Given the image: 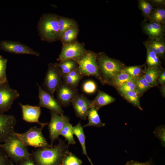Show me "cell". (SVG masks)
<instances>
[{"label":"cell","mask_w":165,"mask_h":165,"mask_svg":"<svg viewBox=\"0 0 165 165\" xmlns=\"http://www.w3.org/2000/svg\"><path fill=\"white\" fill-rule=\"evenodd\" d=\"M154 134L161 142V145L163 147L165 146V126L161 125L156 127L153 132Z\"/></svg>","instance_id":"obj_33"},{"label":"cell","mask_w":165,"mask_h":165,"mask_svg":"<svg viewBox=\"0 0 165 165\" xmlns=\"http://www.w3.org/2000/svg\"><path fill=\"white\" fill-rule=\"evenodd\" d=\"M160 72L157 67L148 68L145 71L143 76L149 85L152 87L157 85V80Z\"/></svg>","instance_id":"obj_24"},{"label":"cell","mask_w":165,"mask_h":165,"mask_svg":"<svg viewBox=\"0 0 165 165\" xmlns=\"http://www.w3.org/2000/svg\"><path fill=\"white\" fill-rule=\"evenodd\" d=\"M136 91L139 94H143L152 86L143 76L138 77L135 80Z\"/></svg>","instance_id":"obj_29"},{"label":"cell","mask_w":165,"mask_h":165,"mask_svg":"<svg viewBox=\"0 0 165 165\" xmlns=\"http://www.w3.org/2000/svg\"><path fill=\"white\" fill-rule=\"evenodd\" d=\"M97 60L101 81L103 83H108L116 75L123 69L120 62L102 53L97 54Z\"/></svg>","instance_id":"obj_3"},{"label":"cell","mask_w":165,"mask_h":165,"mask_svg":"<svg viewBox=\"0 0 165 165\" xmlns=\"http://www.w3.org/2000/svg\"><path fill=\"white\" fill-rule=\"evenodd\" d=\"M44 126L31 127L26 132L19 133L15 132L14 135L26 146L42 148L52 146L47 142L42 133Z\"/></svg>","instance_id":"obj_5"},{"label":"cell","mask_w":165,"mask_h":165,"mask_svg":"<svg viewBox=\"0 0 165 165\" xmlns=\"http://www.w3.org/2000/svg\"><path fill=\"white\" fill-rule=\"evenodd\" d=\"M146 63L148 68L158 67L160 64L158 55L155 53L147 50Z\"/></svg>","instance_id":"obj_30"},{"label":"cell","mask_w":165,"mask_h":165,"mask_svg":"<svg viewBox=\"0 0 165 165\" xmlns=\"http://www.w3.org/2000/svg\"><path fill=\"white\" fill-rule=\"evenodd\" d=\"M90 101L84 95H79L72 101L73 108L77 117L82 120H86L90 108Z\"/></svg>","instance_id":"obj_15"},{"label":"cell","mask_w":165,"mask_h":165,"mask_svg":"<svg viewBox=\"0 0 165 165\" xmlns=\"http://www.w3.org/2000/svg\"><path fill=\"white\" fill-rule=\"evenodd\" d=\"M58 17L55 14L47 13L43 14L40 18L37 29L41 40L48 42L58 40Z\"/></svg>","instance_id":"obj_2"},{"label":"cell","mask_w":165,"mask_h":165,"mask_svg":"<svg viewBox=\"0 0 165 165\" xmlns=\"http://www.w3.org/2000/svg\"><path fill=\"white\" fill-rule=\"evenodd\" d=\"M21 108L22 118L24 120L31 123H37L40 126L44 127L47 123H41L39 118L41 113V107L39 106H32L29 105H24L19 104Z\"/></svg>","instance_id":"obj_16"},{"label":"cell","mask_w":165,"mask_h":165,"mask_svg":"<svg viewBox=\"0 0 165 165\" xmlns=\"http://www.w3.org/2000/svg\"><path fill=\"white\" fill-rule=\"evenodd\" d=\"M155 2L156 3L160 4L162 3L163 2V1L161 0H154L153 1Z\"/></svg>","instance_id":"obj_45"},{"label":"cell","mask_w":165,"mask_h":165,"mask_svg":"<svg viewBox=\"0 0 165 165\" xmlns=\"http://www.w3.org/2000/svg\"><path fill=\"white\" fill-rule=\"evenodd\" d=\"M7 60L0 55V79L8 81L6 74Z\"/></svg>","instance_id":"obj_37"},{"label":"cell","mask_w":165,"mask_h":165,"mask_svg":"<svg viewBox=\"0 0 165 165\" xmlns=\"http://www.w3.org/2000/svg\"><path fill=\"white\" fill-rule=\"evenodd\" d=\"M152 21L160 24H164L165 20V10L164 9L159 8L156 9L151 15Z\"/></svg>","instance_id":"obj_32"},{"label":"cell","mask_w":165,"mask_h":165,"mask_svg":"<svg viewBox=\"0 0 165 165\" xmlns=\"http://www.w3.org/2000/svg\"><path fill=\"white\" fill-rule=\"evenodd\" d=\"M62 75L57 63H50L42 86L43 89L54 95L57 89L62 82Z\"/></svg>","instance_id":"obj_7"},{"label":"cell","mask_w":165,"mask_h":165,"mask_svg":"<svg viewBox=\"0 0 165 165\" xmlns=\"http://www.w3.org/2000/svg\"><path fill=\"white\" fill-rule=\"evenodd\" d=\"M139 95L136 91H129L122 94L129 102L140 110H142L140 105Z\"/></svg>","instance_id":"obj_27"},{"label":"cell","mask_w":165,"mask_h":165,"mask_svg":"<svg viewBox=\"0 0 165 165\" xmlns=\"http://www.w3.org/2000/svg\"><path fill=\"white\" fill-rule=\"evenodd\" d=\"M1 145L11 159L16 162H21L31 158L27 146L14 134Z\"/></svg>","instance_id":"obj_4"},{"label":"cell","mask_w":165,"mask_h":165,"mask_svg":"<svg viewBox=\"0 0 165 165\" xmlns=\"http://www.w3.org/2000/svg\"><path fill=\"white\" fill-rule=\"evenodd\" d=\"M137 78H134L129 75L123 69L116 75L108 83L118 89L124 84L135 80Z\"/></svg>","instance_id":"obj_22"},{"label":"cell","mask_w":165,"mask_h":165,"mask_svg":"<svg viewBox=\"0 0 165 165\" xmlns=\"http://www.w3.org/2000/svg\"><path fill=\"white\" fill-rule=\"evenodd\" d=\"M51 119L48 123L51 146L54 141L58 138L61 131L65 125L69 122L70 119L66 116L60 115L54 112L50 111Z\"/></svg>","instance_id":"obj_9"},{"label":"cell","mask_w":165,"mask_h":165,"mask_svg":"<svg viewBox=\"0 0 165 165\" xmlns=\"http://www.w3.org/2000/svg\"><path fill=\"white\" fill-rule=\"evenodd\" d=\"M20 95L17 90L10 87L8 82L0 86V112L4 113L9 110Z\"/></svg>","instance_id":"obj_10"},{"label":"cell","mask_w":165,"mask_h":165,"mask_svg":"<svg viewBox=\"0 0 165 165\" xmlns=\"http://www.w3.org/2000/svg\"><path fill=\"white\" fill-rule=\"evenodd\" d=\"M37 84L39 92L38 106L47 108L60 115H63L64 111L54 95L44 90L38 83Z\"/></svg>","instance_id":"obj_11"},{"label":"cell","mask_w":165,"mask_h":165,"mask_svg":"<svg viewBox=\"0 0 165 165\" xmlns=\"http://www.w3.org/2000/svg\"><path fill=\"white\" fill-rule=\"evenodd\" d=\"M124 72L130 76L136 78L141 74V67L138 66H134L126 67L123 68Z\"/></svg>","instance_id":"obj_34"},{"label":"cell","mask_w":165,"mask_h":165,"mask_svg":"<svg viewBox=\"0 0 165 165\" xmlns=\"http://www.w3.org/2000/svg\"><path fill=\"white\" fill-rule=\"evenodd\" d=\"M83 77L79 72L77 68L69 73L62 76V79L64 82L77 88L79 82Z\"/></svg>","instance_id":"obj_23"},{"label":"cell","mask_w":165,"mask_h":165,"mask_svg":"<svg viewBox=\"0 0 165 165\" xmlns=\"http://www.w3.org/2000/svg\"><path fill=\"white\" fill-rule=\"evenodd\" d=\"M145 45L147 50L155 53L159 57H162L164 55L165 44L161 38L151 37L145 42Z\"/></svg>","instance_id":"obj_17"},{"label":"cell","mask_w":165,"mask_h":165,"mask_svg":"<svg viewBox=\"0 0 165 165\" xmlns=\"http://www.w3.org/2000/svg\"><path fill=\"white\" fill-rule=\"evenodd\" d=\"M59 27L58 40H60L64 32L67 30L78 27L77 23L74 20L66 17L58 16Z\"/></svg>","instance_id":"obj_19"},{"label":"cell","mask_w":165,"mask_h":165,"mask_svg":"<svg viewBox=\"0 0 165 165\" xmlns=\"http://www.w3.org/2000/svg\"><path fill=\"white\" fill-rule=\"evenodd\" d=\"M21 165H36L31 158L27 159L21 162Z\"/></svg>","instance_id":"obj_43"},{"label":"cell","mask_w":165,"mask_h":165,"mask_svg":"<svg viewBox=\"0 0 165 165\" xmlns=\"http://www.w3.org/2000/svg\"><path fill=\"white\" fill-rule=\"evenodd\" d=\"M9 159L0 143V165H11Z\"/></svg>","instance_id":"obj_39"},{"label":"cell","mask_w":165,"mask_h":165,"mask_svg":"<svg viewBox=\"0 0 165 165\" xmlns=\"http://www.w3.org/2000/svg\"><path fill=\"white\" fill-rule=\"evenodd\" d=\"M115 99L108 94L99 91L94 99L90 100V108L94 107L98 110L101 107L114 102Z\"/></svg>","instance_id":"obj_18"},{"label":"cell","mask_w":165,"mask_h":165,"mask_svg":"<svg viewBox=\"0 0 165 165\" xmlns=\"http://www.w3.org/2000/svg\"><path fill=\"white\" fill-rule=\"evenodd\" d=\"M86 51L82 44L77 41L63 44L61 51L57 60L59 62L68 60L76 61Z\"/></svg>","instance_id":"obj_8"},{"label":"cell","mask_w":165,"mask_h":165,"mask_svg":"<svg viewBox=\"0 0 165 165\" xmlns=\"http://www.w3.org/2000/svg\"><path fill=\"white\" fill-rule=\"evenodd\" d=\"M68 146L64 141L59 139L56 145L39 148L33 152L31 156L37 165H60L69 152Z\"/></svg>","instance_id":"obj_1"},{"label":"cell","mask_w":165,"mask_h":165,"mask_svg":"<svg viewBox=\"0 0 165 165\" xmlns=\"http://www.w3.org/2000/svg\"><path fill=\"white\" fill-rule=\"evenodd\" d=\"M97 86L96 83L93 80H87L83 84L82 86L83 91L88 94H92L96 90Z\"/></svg>","instance_id":"obj_35"},{"label":"cell","mask_w":165,"mask_h":165,"mask_svg":"<svg viewBox=\"0 0 165 165\" xmlns=\"http://www.w3.org/2000/svg\"><path fill=\"white\" fill-rule=\"evenodd\" d=\"M72 130L74 134L76 136L81 146L83 154L86 156L91 165H94L87 153L85 144L86 136L80 121L76 125L73 126Z\"/></svg>","instance_id":"obj_20"},{"label":"cell","mask_w":165,"mask_h":165,"mask_svg":"<svg viewBox=\"0 0 165 165\" xmlns=\"http://www.w3.org/2000/svg\"><path fill=\"white\" fill-rule=\"evenodd\" d=\"M165 85H163V86L162 87L161 90V93L163 96H164V97H165Z\"/></svg>","instance_id":"obj_44"},{"label":"cell","mask_w":165,"mask_h":165,"mask_svg":"<svg viewBox=\"0 0 165 165\" xmlns=\"http://www.w3.org/2000/svg\"><path fill=\"white\" fill-rule=\"evenodd\" d=\"M153 28L152 38H161L163 33V29L161 24L154 21L151 22Z\"/></svg>","instance_id":"obj_38"},{"label":"cell","mask_w":165,"mask_h":165,"mask_svg":"<svg viewBox=\"0 0 165 165\" xmlns=\"http://www.w3.org/2000/svg\"><path fill=\"white\" fill-rule=\"evenodd\" d=\"M16 122L14 116L0 112V143L5 142L14 134Z\"/></svg>","instance_id":"obj_13"},{"label":"cell","mask_w":165,"mask_h":165,"mask_svg":"<svg viewBox=\"0 0 165 165\" xmlns=\"http://www.w3.org/2000/svg\"><path fill=\"white\" fill-rule=\"evenodd\" d=\"M8 82V81H6L0 79V86Z\"/></svg>","instance_id":"obj_46"},{"label":"cell","mask_w":165,"mask_h":165,"mask_svg":"<svg viewBox=\"0 0 165 165\" xmlns=\"http://www.w3.org/2000/svg\"><path fill=\"white\" fill-rule=\"evenodd\" d=\"M139 8L141 10L142 13L146 16H150L152 12L144 4L143 0H140L139 3Z\"/></svg>","instance_id":"obj_40"},{"label":"cell","mask_w":165,"mask_h":165,"mask_svg":"<svg viewBox=\"0 0 165 165\" xmlns=\"http://www.w3.org/2000/svg\"><path fill=\"white\" fill-rule=\"evenodd\" d=\"M60 165H62L61 164Z\"/></svg>","instance_id":"obj_48"},{"label":"cell","mask_w":165,"mask_h":165,"mask_svg":"<svg viewBox=\"0 0 165 165\" xmlns=\"http://www.w3.org/2000/svg\"><path fill=\"white\" fill-rule=\"evenodd\" d=\"M98 110L94 107H91L90 108L87 117L88 122L87 123L84 125L83 127L90 126L101 127L105 125V124L101 120L98 114Z\"/></svg>","instance_id":"obj_21"},{"label":"cell","mask_w":165,"mask_h":165,"mask_svg":"<svg viewBox=\"0 0 165 165\" xmlns=\"http://www.w3.org/2000/svg\"><path fill=\"white\" fill-rule=\"evenodd\" d=\"M82 161L69 151L64 158L61 165H82Z\"/></svg>","instance_id":"obj_31"},{"label":"cell","mask_w":165,"mask_h":165,"mask_svg":"<svg viewBox=\"0 0 165 165\" xmlns=\"http://www.w3.org/2000/svg\"><path fill=\"white\" fill-rule=\"evenodd\" d=\"M56 91L57 100L61 106L70 105L79 95L76 88L66 83L63 81Z\"/></svg>","instance_id":"obj_12"},{"label":"cell","mask_w":165,"mask_h":165,"mask_svg":"<svg viewBox=\"0 0 165 165\" xmlns=\"http://www.w3.org/2000/svg\"><path fill=\"white\" fill-rule=\"evenodd\" d=\"M159 83L162 85H165V70L160 72L157 78Z\"/></svg>","instance_id":"obj_42"},{"label":"cell","mask_w":165,"mask_h":165,"mask_svg":"<svg viewBox=\"0 0 165 165\" xmlns=\"http://www.w3.org/2000/svg\"><path fill=\"white\" fill-rule=\"evenodd\" d=\"M78 27L70 29L64 33L61 40L63 44L68 43L74 41L79 32Z\"/></svg>","instance_id":"obj_28"},{"label":"cell","mask_w":165,"mask_h":165,"mask_svg":"<svg viewBox=\"0 0 165 165\" xmlns=\"http://www.w3.org/2000/svg\"><path fill=\"white\" fill-rule=\"evenodd\" d=\"M11 165H15L13 164L12 163Z\"/></svg>","instance_id":"obj_47"},{"label":"cell","mask_w":165,"mask_h":165,"mask_svg":"<svg viewBox=\"0 0 165 165\" xmlns=\"http://www.w3.org/2000/svg\"><path fill=\"white\" fill-rule=\"evenodd\" d=\"M124 165H154L152 159L145 162H140L137 161L131 160L127 161Z\"/></svg>","instance_id":"obj_41"},{"label":"cell","mask_w":165,"mask_h":165,"mask_svg":"<svg viewBox=\"0 0 165 165\" xmlns=\"http://www.w3.org/2000/svg\"><path fill=\"white\" fill-rule=\"evenodd\" d=\"M136 80V79H135ZM135 80L124 84L118 89L121 95L131 91H136Z\"/></svg>","instance_id":"obj_36"},{"label":"cell","mask_w":165,"mask_h":165,"mask_svg":"<svg viewBox=\"0 0 165 165\" xmlns=\"http://www.w3.org/2000/svg\"><path fill=\"white\" fill-rule=\"evenodd\" d=\"M72 127V125L69 122H68L64 126L60 134V135L63 136L67 141L68 145L76 143L73 136Z\"/></svg>","instance_id":"obj_26"},{"label":"cell","mask_w":165,"mask_h":165,"mask_svg":"<svg viewBox=\"0 0 165 165\" xmlns=\"http://www.w3.org/2000/svg\"><path fill=\"white\" fill-rule=\"evenodd\" d=\"M79 73L83 77L95 76L101 80L97 60V54L90 51H86L85 54L76 61Z\"/></svg>","instance_id":"obj_6"},{"label":"cell","mask_w":165,"mask_h":165,"mask_svg":"<svg viewBox=\"0 0 165 165\" xmlns=\"http://www.w3.org/2000/svg\"><path fill=\"white\" fill-rule=\"evenodd\" d=\"M62 76L66 75L76 68L78 64L76 61L68 60L57 63Z\"/></svg>","instance_id":"obj_25"},{"label":"cell","mask_w":165,"mask_h":165,"mask_svg":"<svg viewBox=\"0 0 165 165\" xmlns=\"http://www.w3.org/2000/svg\"><path fill=\"white\" fill-rule=\"evenodd\" d=\"M0 49L15 54H30L39 57V53L27 46L18 41L3 40L0 43Z\"/></svg>","instance_id":"obj_14"}]
</instances>
